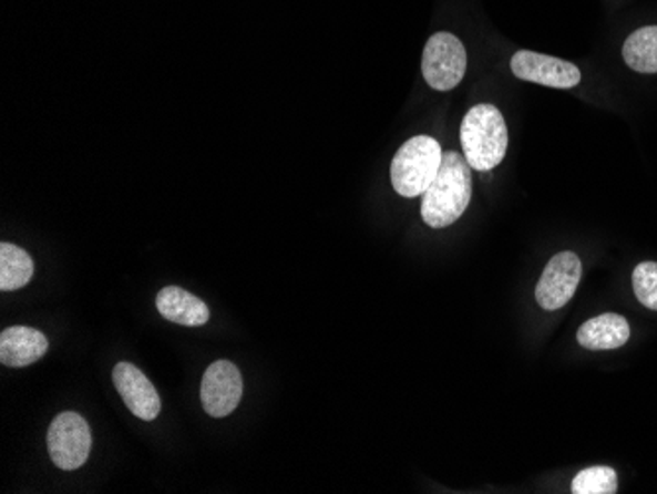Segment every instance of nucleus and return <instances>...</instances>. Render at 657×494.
I'll list each match as a JSON object with an SVG mask.
<instances>
[{
  "instance_id": "nucleus-1",
  "label": "nucleus",
  "mask_w": 657,
  "mask_h": 494,
  "mask_svg": "<svg viewBox=\"0 0 657 494\" xmlns=\"http://www.w3.org/2000/svg\"><path fill=\"white\" fill-rule=\"evenodd\" d=\"M473 195L471 166L459 152H445L438 176L421 199V219L431 229L449 227L466 212Z\"/></svg>"
},
{
  "instance_id": "nucleus-2",
  "label": "nucleus",
  "mask_w": 657,
  "mask_h": 494,
  "mask_svg": "<svg viewBox=\"0 0 657 494\" xmlns=\"http://www.w3.org/2000/svg\"><path fill=\"white\" fill-rule=\"evenodd\" d=\"M461 144L471 168H496L509 151V128L499 109L486 103L473 106L461 124Z\"/></svg>"
},
{
  "instance_id": "nucleus-3",
  "label": "nucleus",
  "mask_w": 657,
  "mask_h": 494,
  "mask_svg": "<svg viewBox=\"0 0 657 494\" xmlns=\"http://www.w3.org/2000/svg\"><path fill=\"white\" fill-rule=\"evenodd\" d=\"M441 162L443 152L439 142L431 136H415L396 152L390 169L392 186L403 197L423 195L438 176Z\"/></svg>"
},
{
  "instance_id": "nucleus-4",
  "label": "nucleus",
  "mask_w": 657,
  "mask_h": 494,
  "mask_svg": "<svg viewBox=\"0 0 657 494\" xmlns=\"http://www.w3.org/2000/svg\"><path fill=\"white\" fill-rule=\"evenodd\" d=\"M423 78L435 91L455 89L466 73V50L456 35L438 32L431 35L421 60Z\"/></svg>"
},
{
  "instance_id": "nucleus-5",
  "label": "nucleus",
  "mask_w": 657,
  "mask_h": 494,
  "mask_svg": "<svg viewBox=\"0 0 657 494\" xmlns=\"http://www.w3.org/2000/svg\"><path fill=\"white\" fill-rule=\"evenodd\" d=\"M91 428L78 412L55 415L48 432V450L52 461L63 471H75L91 453Z\"/></svg>"
},
{
  "instance_id": "nucleus-6",
  "label": "nucleus",
  "mask_w": 657,
  "mask_h": 494,
  "mask_svg": "<svg viewBox=\"0 0 657 494\" xmlns=\"http://www.w3.org/2000/svg\"><path fill=\"white\" fill-rule=\"evenodd\" d=\"M581 276L583 266L575 253H560L553 256L537 282L535 300L547 311L562 309L575 296Z\"/></svg>"
},
{
  "instance_id": "nucleus-7",
  "label": "nucleus",
  "mask_w": 657,
  "mask_h": 494,
  "mask_svg": "<svg viewBox=\"0 0 657 494\" xmlns=\"http://www.w3.org/2000/svg\"><path fill=\"white\" fill-rule=\"evenodd\" d=\"M243 398V377L237 364L215 361L209 364L202 380L203 410L213 418L233 414Z\"/></svg>"
},
{
  "instance_id": "nucleus-8",
  "label": "nucleus",
  "mask_w": 657,
  "mask_h": 494,
  "mask_svg": "<svg viewBox=\"0 0 657 494\" xmlns=\"http://www.w3.org/2000/svg\"><path fill=\"white\" fill-rule=\"evenodd\" d=\"M510 68L517 80L532 81L545 88L573 89L581 83V71L575 63L544 53L516 52Z\"/></svg>"
},
{
  "instance_id": "nucleus-9",
  "label": "nucleus",
  "mask_w": 657,
  "mask_h": 494,
  "mask_svg": "<svg viewBox=\"0 0 657 494\" xmlns=\"http://www.w3.org/2000/svg\"><path fill=\"white\" fill-rule=\"evenodd\" d=\"M113 382L116 392L123 397V402L132 414L144 422H154L162 410L158 392L144 372L131 362H119L114 367Z\"/></svg>"
},
{
  "instance_id": "nucleus-10",
  "label": "nucleus",
  "mask_w": 657,
  "mask_h": 494,
  "mask_svg": "<svg viewBox=\"0 0 657 494\" xmlns=\"http://www.w3.org/2000/svg\"><path fill=\"white\" fill-rule=\"evenodd\" d=\"M48 353V339L32 327L14 326L0 333V362L4 367H28Z\"/></svg>"
},
{
  "instance_id": "nucleus-11",
  "label": "nucleus",
  "mask_w": 657,
  "mask_h": 494,
  "mask_svg": "<svg viewBox=\"0 0 657 494\" xmlns=\"http://www.w3.org/2000/svg\"><path fill=\"white\" fill-rule=\"evenodd\" d=\"M156 308L162 318L174 321L177 326L202 327L211 318L209 308L205 301L177 286H166L158 291Z\"/></svg>"
},
{
  "instance_id": "nucleus-12",
  "label": "nucleus",
  "mask_w": 657,
  "mask_h": 494,
  "mask_svg": "<svg viewBox=\"0 0 657 494\" xmlns=\"http://www.w3.org/2000/svg\"><path fill=\"white\" fill-rule=\"evenodd\" d=\"M630 339V326L618 313H603L578 327L577 341L588 351H613Z\"/></svg>"
},
{
  "instance_id": "nucleus-13",
  "label": "nucleus",
  "mask_w": 657,
  "mask_h": 494,
  "mask_svg": "<svg viewBox=\"0 0 657 494\" xmlns=\"http://www.w3.org/2000/svg\"><path fill=\"white\" fill-rule=\"evenodd\" d=\"M34 276V263L24 248L12 243L0 245V290L12 291L27 286Z\"/></svg>"
},
{
  "instance_id": "nucleus-14",
  "label": "nucleus",
  "mask_w": 657,
  "mask_h": 494,
  "mask_svg": "<svg viewBox=\"0 0 657 494\" xmlns=\"http://www.w3.org/2000/svg\"><path fill=\"white\" fill-rule=\"evenodd\" d=\"M624 62L638 73H657V27H646L628 35L623 48Z\"/></svg>"
},
{
  "instance_id": "nucleus-15",
  "label": "nucleus",
  "mask_w": 657,
  "mask_h": 494,
  "mask_svg": "<svg viewBox=\"0 0 657 494\" xmlns=\"http://www.w3.org/2000/svg\"><path fill=\"white\" fill-rule=\"evenodd\" d=\"M618 491V477L610 467H591L581 471L573 478L571 493L575 494H614Z\"/></svg>"
},
{
  "instance_id": "nucleus-16",
  "label": "nucleus",
  "mask_w": 657,
  "mask_h": 494,
  "mask_svg": "<svg viewBox=\"0 0 657 494\" xmlns=\"http://www.w3.org/2000/svg\"><path fill=\"white\" fill-rule=\"evenodd\" d=\"M634 294L641 306L657 311V263H641L632 274Z\"/></svg>"
}]
</instances>
